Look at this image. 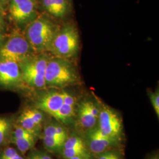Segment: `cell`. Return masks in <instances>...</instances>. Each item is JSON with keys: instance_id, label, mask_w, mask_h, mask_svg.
I'll use <instances>...</instances> for the list:
<instances>
[{"instance_id": "obj_1", "label": "cell", "mask_w": 159, "mask_h": 159, "mask_svg": "<svg viewBox=\"0 0 159 159\" xmlns=\"http://www.w3.org/2000/svg\"><path fill=\"white\" fill-rule=\"evenodd\" d=\"M60 27L45 13L37 16L27 24L25 36L36 54L48 50L51 41Z\"/></svg>"}, {"instance_id": "obj_2", "label": "cell", "mask_w": 159, "mask_h": 159, "mask_svg": "<svg viewBox=\"0 0 159 159\" xmlns=\"http://www.w3.org/2000/svg\"><path fill=\"white\" fill-rule=\"evenodd\" d=\"M46 87L62 88L76 84L79 81L77 70L68 59L49 58L45 74Z\"/></svg>"}, {"instance_id": "obj_3", "label": "cell", "mask_w": 159, "mask_h": 159, "mask_svg": "<svg viewBox=\"0 0 159 159\" xmlns=\"http://www.w3.org/2000/svg\"><path fill=\"white\" fill-rule=\"evenodd\" d=\"M80 48V37L76 27L67 23L60 27L51 41L48 51L55 57L68 59L75 56Z\"/></svg>"}, {"instance_id": "obj_4", "label": "cell", "mask_w": 159, "mask_h": 159, "mask_svg": "<svg viewBox=\"0 0 159 159\" xmlns=\"http://www.w3.org/2000/svg\"><path fill=\"white\" fill-rule=\"evenodd\" d=\"M48 60L49 57L43 52L34 54L19 63L22 81L36 89L46 87L45 74Z\"/></svg>"}, {"instance_id": "obj_5", "label": "cell", "mask_w": 159, "mask_h": 159, "mask_svg": "<svg viewBox=\"0 0 159 159\" xmlns=\"http://www.w3.org/2000/svg\"><path fill=\"white\" fill-rule=\"evenodd\" d=\"M36 54L25 35L15 32L0 48V60L21 63Z\"/></svg>"}, {"instance_id": "obj_6", "label": "cell", "mask_w": 159, "mask_h": 159, "mask_svg": "<svg viewBox=\"0 0 159 159\" xmlns=\"http://www.w3.org/2000/svg\"><path fill=\"white\" fill-rule=\"evenodd\" d=\"M6 9L11 20L20 25L28 24L39 14L38 0H10Z\"/></svg>"}, {"instance_id": "obj_7", "label": "cell", "mask_w": 159, "mask_h": 159, "mask_svg": "<svg viewBox=\"0 0 159 159\" xmlns=\"http://www.w3.org/2000/svg\"><path fill=\"white\" fill-rule=\"evenodd\" d=\"M98 122V128L105 135L117 140L119 139L123 130V123L116 111L107 106H102L99 110Z\"/></svg>"}, {"instance_id": "obj_8", "label": "cell", "mask_w": 159, "mask_h": 159, "mask_svg": "<svg viewBox=\"0 0 159 159\" xmlns=\"http://www.w3.org/2000/svg\"><path fill=\"white\" fill-rule=\"evenodd\" d=\"M39 10L51 17L61 19L71 12V1L69 0H38Z\"/></svg>"}, {"instance_id": "obj_9", "label": "cell", "mask_w": 159, "mask_h": 159, "mask_svg": "<svg viewBox=\"0 0 159 159\" xmlns=\"http://www.w3.org/2000/svg\"><path fill=\"white\" fill-rule=\"evenodd\" d=\"M22 81L18 64L11 61L0 60V85L10 87Z\"/></svg>"}, {"instance_id": "obj_10", "label": "cell", "mask_w": 159, "mask_h": 159, "mask_svg": "<svg viewBox=\"0 0 159 159\" xmlns=\"http://www.w3.org/2000/svg\"><path fill=\"white\" fill-rule=\"evenodd\" d=\"M100 108L94 102L85 100L80 104L78 110V118L80 125L85 129H91L98 121Z\"/></svg>"}, {"instance_id": "obj_11", "label": "cell", "mask_w": 159, "mask_h": 159, "mask_svg": "<svg viewBox=\"0 0 159 159\" xmlns=\"http://www.w3.org/2000/svg\"><path fill=\"white\" fill-rule=\"evenodd\" d=\"M117 140L105 135L98 128H93L88 133V145L91 152L100 154L114 146Z\"/></svg>"}, {"instance_id": "obj_12", "label": "cell", "mask_w": 159, "mask_h": 159, "mask_svg": "<svg viewBox=\"0 0 159 159\" xmlns=\"http://www.w3.org/2000/svg\"><path fill=\"white\" fill-rule=\"evenodd\" d=\"M64 91H51L40 97L36 102V108L53 116L62 106Z\"/></svg>"}, {"instance_id": "obj_13", "label": "cell", "mask_w": 159, "mask_h": 159, "mask_svg": "<svg viewBox=\"0 0 159 159\" xmlns=\"http://www.w3.org/2000/svg\"><path fill=\"white\" fill-rule=\"evenodd\" d=\"M75 100L74 97L67 92L64 91V102L62 106L52 117L57 120L66 123L75 114Z\"/></svg>"}, {"instance_id": "obj_14", "label": "cell", "mask_w": 159, "mask_h": 159, "mask_svg": "<svg viewBox=\"0 0 159 159\" xmlns=\"http://www.w3.org/2000/svg\"><path fill=\"white\" fill-rule=\"evenodd\" d=\"M18 121L21 127L26 129L27 130L31 132L35 136L37 135L40 129L34 123V120L29 114L27 108L25 109L23 111V113L20 114Z\"/></svg>"}, {"instance_id": "obj_15", "label": "cell", "mask_w": 159, "mask_h": 159, "mask_svg": "<svg viewBox=\"0 0 159 159\" xmlns=\"http://www.w3.org/2000/svg\"><path fill=\"white\" fill-rule=\"evenodd\" d=\"M44 136L56 137L64 140L68 138L65 128L58 124H50L47 125L44 129Z\"/></svg>"}, {"instance_id": "obj_16", "label": "cell", "mask_w": 159, "mask_h": 159, "mask_svg": "<svg viewBox=\"0 0 159 159\" xmlns=\"http://www.w3.org/2000/svg\"><path fill=\"white\" fill-rule=\"evenodd\" d=\"M66 140L56 137L44 136L43 137V142L45 147L51 152H58L63 150Z\"/></svg>"}, {"instance_id": "obj_17", "label": "cell", "mask_w": 159, "mask_h": 159, "mask_svg": "<svg viewBox=\"0 0 159 159\" xmlns=\"http://www.w3.org/2000/svg\"><path fill=\"white\" fill-rule=\"evenodd\" d=\"M35 137L29 138H12V140L15 143L18 150L24 154L29 150L33 148L35 144Z\"/></svg>"}, {"instance_id": "obj_18", "label": "cell", "mask_w": 159, "mask_h": 159, "mask_svg": "<svg viewBox=\"0 0 159 159\" xmlns=\"http://www.w3.org/2000/svg\"><path fill=\"white\" fill-rule=\"evenodd\" d=\"M63 155L66 159L73 158L75 157H79L84 159H87L89 153L87 149L81 148H63Z\"/></svg>"}, {"instance_id": "obj_19", "label": "cell", "mask_w": 159, "mask_h": 159, "mask_svg": "<svg viewBox=\"0 0 159 159\" xmlns=\"http://www.w3.org/2000/svg\"><path fill=\"white\" fill-rule=\"evenodd\" d=\"M85 148V144L84 141L78 136H72L67 138L64 144L63 148Z\"/></svg>"}, {"instance_id": "obj_20", "label": "cell", "mask_w": 159, "mask_h": 159, "mask_svg": "<svg viewBox=\"0 0 159 159\" xmlns=\"http://www.w3.org/2000/svg\"><path fill=\"white\" fill-rule=\"evenodd\" d=\"M29 114L31 118L34 120V123L39 128H41V124L44 119V115L42 113V111L38 108H27Z\"/></svg>"}, {"instance_id": "obj_21", "label": "cell", "mask_w": 159, "mask_h": 159, "mask_svg": "<svg viewBox=\"0 0 159 159\" xmlns=\"http://www.w3.org/2000/svg\"><path fill=\"white\" fill-rule=\"evenodd\" d=\"M10 125L8 120L5 117H0V144L4 141L7 136Z\"/></svg>"}, {"instance_id": "obj_22", "label": "cell", "mask_w": 159, "mask_h": 159, "mask_svg": "<svg viewBox=\"0 0 159 159\" xmlns=\"http://www.w3.org/2000/svg\"><path fill=\"white\" fill-rule=\"evenodd\" d=\"M35 137V135L31 132L27 130L20 125H18L12 133V138H29Z\"/></svg>"}, {"instance_id": "obj_23", "label": "cell", "mask_w": 159, "mask_h": 159, "mask_svg": "<svg viewBox=\"0 0 159 159\" xmlns=\"http://www.w3.org/2000/svg\"><path fill=\"white\" fill-rule=\"evenodd\" d=\"M150 102L153 107L156 114L159 118V90L154 92H151L148 94Z\"/></svg>"}, {"instance_id": "obj_24", "label": "cell", "mask_w": 159, "mask_h": 159, "mask_svg": "<svg viewBox=\"0 0 159 159\" xmlns=\"http://www.w3.org/2000/svg\"><path fill=\"white\" fill-rule=\"evenodd\" d=\"M17 154V151L14 148H7L0 154V159H12Z\"/></svg>"}, {"instance_id": "obj_25", "label": "cell", "mask_w": 159, "mask_h": 159, "mask_svg": "<svg viewBox=\"0 0 159 159\" xmlns=\"http://www.w3.org/2000/svg\"><path fill=\"white\" fill-rule=\"evenodd\" d=\"M97 159H121L119 154L111 152V151H106L102 153L99 154V156Z\"/></svg>"}, {"instance_id": "obj_26", "label": "cell", "mask_w": 159, "mask_h": 159, "mask_svg": "<svg viewBox=\"0 0 159 159\" xmlns=\"http://www.w3.org/2000/svg\"><path fill=\"white\" fill-rule=\"evenodd\" d=\"M28 159H52V158L44 153L37 152L31 154Z\"/></svg>"}, {"instance_id": "obj_27", "label": "cell", "mask_w": 159, "mask_h": 159, "mask_svg": "<svg viewBox=\"0 0 159 159\" xmlns=\"http://www.w3.org/2000/svg\"><path fill=\"white\" fill-rule=\"evenodd\" d=\"M10 0H0V6L4 10L7 8L9 2Z\"/></svg>"}, {"instance_id": "obj_28", "label": "cell", "mask_w": 159, "mask_h": 159, "mask_svg": "<svg viewBox=\"0 0 159 159\" xmlns=\"http://www.w3.org/2000/svg\"><path fill=\"white\" fill-rule=\"evenodd\" d=\"M4 9L0 6V24H2V13H3Z\"/></svg>"}, {"instance_id": "obj_29", "label": "cell", "mask_w": 159, "mask_h": 159, "mask_svg": "<svg viewBox=\"0 0 159 159\" xmlns=\"http://www.w3.org/2000/svg\"><path fill=\"white\" fill-rule=\"evenodd\" d=\"M2 24H0V41L2 37Z\"/></svg>"}, {"instance_id": "obj_30", "label": "cell", "mask_w": 159, "mask_h": 159, "mask_svg": "<svg viewBox=\"0 0 159 159\" xmlns=\"http://www.w3.org/2000/svg\"><path fill=\"white\" fill-rule=\"evenodd\" d=\"M12 159H24L23 158V157H21V156H20L18 154H17V156H16L14 158Z\"/></svg>"}, {"instance_id": "obj_31", "label": "cell", "mask_w": 159, "mask_h": 159, "mask_svg": "<svg viewBox=\"0 0 159 159\" xmlns=\"http://www.w3.org/2000/svg\"><path fill=\"white\" fill-rule=\"evenodd\" d=\"M149 159H159V156H158V155H156V156H154L152 157L151 158H150Z\"/></svg>"}, {"instance_id": "obj_32", "label": "cell", "mask_w": 159, "mask_h": 159, "mask_svg": "<svg viewBox=\"0 0 159 159\" xmlns=\"http://www.w3.org/2000/svg\"><path fill=\"white\" fill-rule=\"evenodd\" d=\"M84 159L83 158H81V157H73V158H70V159Z\"/></svg>"}, {"instance_id": "obj_33", "label": "cell", "mask_w": 159, "mask_h": 159, "mask_svg": "<svg viewBox=\"0 0 159 159\" xmlns=\"http://www.w3.org/2000/svg\"><path fill=\"white\" fill-rule=\"evenodd\" d=\"M69 1H71V0H69Z\"/></svg>"}]
</instances>
